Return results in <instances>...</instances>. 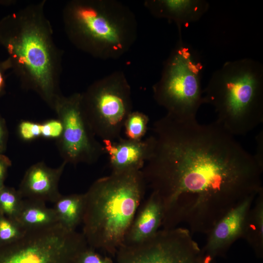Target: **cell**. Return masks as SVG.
Here are the masks:
<instances>
[{
	"instance_id": "6da1fadb",
	"label": "cell",
	"mask_w": 263,
	"mask_h": 263,
	"mask_svg": "<svg viewBox=\"0 0 263 263\" xmlns=\"http://www.w3.org/2000/svg\"><path fill=\"white\" fill-rule=\"evenodd\" d=\"M152 131V152L141 171L160 200L163 228L184 223L208 234L229 211L263 190V166L217 121L166 114Z\"/></svg>"
},
{
	"instance_id": "7a4b0ae2",
	"label": "cell",
	"mask_w": 263,
	"mask_h": 263,
	"mask_svg": "<svg viewBox=\"0 0 263 263\" xmlns=\"http://www.w3.org/2000/svg\"><path fill=\"white\" fill-rule=\"evenodd\" d=\"M46 0L28 4L0 19V44L21 88L36 93L54 110L63 95V52L56 45L46 17Z\"/></svg>"
},
{
	"instance_id": "3957f363",
	"label": "cell",
	"mask_w": 263,
	"mask_h": 263,
	"mask_svg": "<svg viewBox=\"0 0 263 263\" xmlns=\"http://www.w3.org/2000/svg\"><path fill=\"white\" fill-rule=\"evenodd\" d=\"M141 170L112 172L84 193L82 223L88 246L112 256L123 245L145 194Z\"/></svg>"
},
{
	"instance_id": "277c9868",
	"label": "cell",
	"mask_w": 263,
	"mask_h": 263,
	"mask_svg": "<svg viewBox=\"0 0 263 263\" xmlns=\"http://www.w3.org/2000/svg\"><path fill=\"white\" fill-rule=\"evenodd\" d=\"M62 20L72 44L98 59L120 58L137 38L134 14L115 0H70L63 8Z\"/></svg>"
},
{
	"instance_id": "5b68a950",
	"label": "cell",
	"mask_w": 263,
	"mask_h": 263,
	"mask_svg": "<svg viewBox=\"0 0 263 263\" xmlns=\"http://www.w3.org/2000/svg\"><path fill=\"white\" fill-rule=\"evenodd\" d=\"M216 120L233 135H243L263 122V66L250 58L225 62L203 89Z\"/></svg>"
},
{
	"instance_id": "8992f818",
	"label": "cell",
	"mask_w": 263,
	"mask_h": 263,
	"mask_svg": "<svg viewBox=\"0 0 263 263\" xmlns=\"http://www.w3.org/2000/svg\"><path fill=\"white\" fill-rule=\"evenodd\" d=\"M204 65L201 56L191 45L179 38L164 61L159 80L152 86L153 97L176 119H196L205 104L202 87Z\"/></svg>"
},
{
	"instance_id": "52a82bcc",
	"label": "cell",
	"mask_w": 263,
	"mask_h": 263,
	"mask_svg": "<svg viewBox=\"0 0 263 263\" xmlns=\"http://www.w3.org/2000/svg\"><path fill=\"white\" fill-rule=\"evenodd\" d=\"M80 94L82 113L95 136L102 141L119 139L132 109L131 89L124 73L113 72Z\"/></svg>"
},
{
	"instance_id": "ba28073f",
	"label": "cell",
	"mask_w": 263,
	"mask_h": 263,
	"mask_svg": "<svg viewBox=\"0 0 263 263\" xmlns=\"http://www.w3.org/2000/svg\"><path fill=\"white\" fill-rule=\"evenodd\" d=\"M88 246L82 233L58 222L27 230L16 241L0 245V263H76Z\"/></svg>"
},
{
	"instance_id": "9c48e42d",
	"label": "cell",
	"mask_w": 263,
	"mask_h": 263,
	"mask_svg": "<svg viewBox=\"0 0 263 263\" xmlns=\"http://www.w3.org/2000/svg\"><path fill=\"white\" fill-rule=\"evenodd\" d=\"M116 263H205V257L185 227L159 229L138 244L122 245Z\"/></svg>"
},
{
	"instance_id": "30bf717a",
	"label": "cell",
	"mask_w": 263,
	"mask_h": 263,
	"mask_svg": "<svg viewBox=\"0 0 263 263\" xmlns=\"http://www.w3.org/2000/svg\"><path fill=\"white\" fill-rule=\"evenodd\" d=\"M81 94L62 95L54 111L63 125V132L56 141L59 154L67 164H93L105 154L104 146L92 131L81 107Z\"/></svg>"
},
{
	"instance_id": "8fae6325",
	"label": "cell",
	"mask_w": 263,
	"mask_h": 263,
	"mask_svg": "<svg viewBox=\"0 0 263 263\" xmlns=\"http://www.w3.org/2000/svg\"><path fill=\"white\" fill-rule=\"evenodd\" d=\"M256 196L245 199L216 223L209 233L207 244L202 250L206 257L212 261L235 240L242 237L246 217Z\"/></svg>"
},
{
	"instance_id": "7c38bea8",
	"label": "cell",
	"mask_w": 263,
	"mask_h": 263,
	"mask_svg": "<svg viewBox=\"0 0 263 263\" xmlns=\"http://www.w3.org/2000/svg\"><path fill=\"white\" fill-rule=\"evenodd\" d=\"M67 164L52 168L40 161L26 171L18 190L24 199L54 203L61 195L58 184Z\"/></svg>"
},
{
	"instance_id": "4fadbf2b",
	"label": "cell",
	"mask_w": 263,
	"mask_h": 263,
	"mask_svg": "<svg viewBox=\"0 0 263 263\" xmlns=\"http://www.w3.org/2000/svg\"><path fill=\"white\" fill-rule=\"evenodd\" d=\"M102 141L109 167L115 172L141 170L151 155L153 143L151 135L140 141L120 137L115 141Z\"/></svg>"
},
{
	"instance_id": "5bb4252c",
	"label": "cell",
	"mask_w": 263,
	"mask_h": 263,
	"mask_svg": "<svg viewBox=\"0 0 263 263\" xmlns=\"http://www.w3.org/2000/svg\"><path fill=\"white\" fill-rule=\"evenodd\" d=\"M144 5L154 17L174 22L179 38L182 37L183 27L200 20L209 8L204 0H147Z\"/></svg>"
},
{
	"instance_id": "9a60e30c",
	"label": "cell",
	"mask_w": 263,
	"mask_h": 263,
	"mask_svg": "<svg viewBox=\"0 0 263 263\" xmlns=\"http://www.w3.org/2000/svg\"><path fill=\"white\" fill-rule=\"evenodd\" d=\"M163 218L160 200L156 194L151 192L137 212L123 245L138 244L152 236L161 226Z\"/></svg>"
},
{
	"instance_id": "2e32d148",
	"label": "cell",
	"mask_w": 263,
	"mask_h": 263,
	"mask_svg": "<svg viewBox=\"0 0 263 263\" xmlns=\"http://www.w3.org/2000/svg\"><path fill=\"white\" fill-rule=\"evenodd\" d=\"M17 221L26 230L52 225L58 222L53 208L43 202L24 199Z\"/></svg>"
},
{
	"instance_id": "e0dca14e",
	"label": "cell",
	"mask_w": 263,
	"mask_h": 263,
	"mask_svg": "<svg viewBox=\"0 0 263 263\" xmlns=\"http://www.w3.org/2000/svg\"><path fill=\"white\" fill-rule=\"evenodd\" d=\"M84 200V193L61 195L53 207L58 222L68 229L75 230L82 223Z\"/></svg>"
},
{
	"instance_id": "ac0fdd59",
	"label": "cell",
	"mask_w": 263,
	"mask_h": 263,
	"mask_svg": "<svg viewBox=\"0 0 263 263\" xmlns=\"http://www.w3.org/2000/svg\"><path fill=\"white\" fill-rule=\"evenodd\" d=\"M252 246L258 256H261L263 246V193L258 194L246 218L243 236Z\"/></svg>"
},
{
	"instance_id": "d6986e66",
	"label": "cell",
	"mask_w": 263,
	"mask_h": 263,
	"mask_svg": "<svg viewBox=\"0 0 263 263\" xmlns=\"http://www.w3.org/2000/svg\"><path fill=\"white\" fill-rule=\"evenodd\" d=\"M23 199L18 189L3 186L0 188V214L17 220Z\"/></svg>"
},
{
	"instance_id": "ffe728a7",
	"label": "cell",
	"mask_w": 263,
	"mask_h": 263,
	"mask_svg": "<svg viewBox=\"0 0 263 263\" xmlns=\"http://www.w3.org/2000/svg\"><path fill=\"white\" fill-rule=\"evenodd\" d=\"M149 118L139 111H132L127 117L123 126L126 138L140 141L147 133Z\"/></svg>"
},
{
	"instance_id": "44dd1931",
	"label": "cell",
	"mask_w": 263,
	"mask_h": 263,
	"mask_svg": "<svg viewBox=\"0 0 263 263\" xmlns=\"http://www.w3.org/2000/svg\"><path fill=\"white\" fill-rule=\"evenodd\" d=\"M26 230L17 220L0 214V245L16 241L22 236Z\"/></svg>"
},
{
	"instance_id": "7402d4cb",
	"label": "cell",
	"mask_w": 263,
	"mask_h": 263,
	"mask_svg": "<svg viewBox=\"0 0 263 263\" xmlns=\"http://www.w3.org/2000/svg\"><path fill=\"white\" fill-rule=\"evenodd\" d=\"M17 132L22 140L26 142L33 141L41 137L40 123L22 120L18 126Z\"/></svg>"
},
{
	"instance_id": "603a6c76",
	"label": "cell",
	"mask_w": 263,
	"mask_h": 263,
	"mask_svg": "<svg viewBox=\"0 0 263 263\" xmlns=\"http://www.w3.org/2000/svg\"><path fill=\"white\" fill-rule=\"evenodd\" d=\"M41 124V137L47 139L58 140L63 132V125L57 118L47 119Z\"/></svg>"
},
{
	"instance_id": "cb8c5ba5",
	"label": "cell",
	"mask_w": 263,
	"mask_h": 263,
	"mask_svg": "<svg viewBox=\"0 0 263 263\" xmlns=\"http://www.w3.org/2000/svg\"><path fill=\"white\" fill-rule=\"evenodd\" d=\"M76 263H113L112 259L107 256L101 255L95 249L86 247L79 255Z\"/></svg>"
},
{
	"instance_id": "d4e9b609",
	"label": "cell",
	"mask_w": 263,
	"mask_h": 263,
	"mask_svg": "<svg viewBox=\"0 0 263 263\" xmlns=\"http://www.w3.org/2000/svg\"><path fill=\"white\" fill-rule=\"evenodd\" d=\"M9 69H11V63L8 57L0 61V98L6 94V72Z\"/></svg>"
},
{
	"instance_id": "484cf974",
	"label": "cell",
	"mask_w": 263,
	"mask_h": 263,
	"mask_svg": "<svg viewBox=\"0 0 263 263\" xmlns=\"http://www.w3.org/2000/svg\"><path fill=\"white\" fill-rule=\"evenodd\" d=\"M9 139V132L5 119L0 113V154L6 150Z\"/></svg>"
},
{
	"instance_id": "4316f807",
	"label": "cell",
	"mask_w": 263,
	"mask_h": 263,
	"mask_svg": "<svg viewBox=\"0 0 263 263\" xmlns=\"http://www.w3.org/2000/svg\"><path fill=\"white\" fill-rule=\"evenodd\" d=\"M10 159L4 154H0V188L4 185L8 169L11 166Z\"/></svg>"
},
{
	"instance_id": "83f0119b",
	"label": "cell",
	"mask_w": 263,
	"mask_h": 263,
	"mask_svg": "<svg viewBox=\"0 0 263 263\" xmlns=\"http://www.w3.org/2000/svg\"><path fill=\"white\" fill-rule=\"evenodd\" d=\"M257 150L255 154H253L256 160L260 165L263 166V134L261 132L256 138Z\"/></svg>"
},
{
	"instance_id": "f1b7e54d",
	"label": "cell",
	"mask_w": 263,
	"mask_h": 263,
	"mask_svg": "<svg viewBox=\"0 0 263 263\" xmlns=\"http://www.w3.org/2000/svg\"><path fill=\"white\" fill-rule=\"evenodd\" d=\"M17 2L15 0H0V5L8 6L14 5Z\"/></svg>"
},
{
	"instance_id": "f546056e",
	"label": "cell",
	"mask_w": 263,
	"mask_h": 263,
	"mask_svg": "<svg viewBox=\"0 0 263 263\" xmlns=\"http://www.w3.org/2000/svg\"><path fill=\"white\" fill-rule=\"evenodd\" d=\"M208 263H213L212 262V261H209V262H208Z\"/></svg>"
}]
</instances>
